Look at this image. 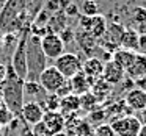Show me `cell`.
<instances>
[{
	"label": "cell",
	"mask_w": 146,
	"mask_h": 136,
	"mask_svg": "<svg viewBox=\"0 0 146 136\" xmlns=\"http://www.w3.org/2000/svg\"><path fill=\"white\" fill-rule=\"evenodd\" d=\"M24 80L16 75L13 67H7V77L3 80V105L11 113H19L24 105Z\"/></svg>",
	"instance_id": "cell-1"
},
{
	"label": "cell",
	"mask_w": 146,
	"mask_h": 136,
	"mask_svg": "<svg viewBox=\"0 0 146 136\" xmlns=\"http://www.w3.org/2000/svg\"><path fill=\"white\" fill-rule=\"evenodd\" d=\"M21 114H22L24 120L27 124H32V125H36L42 120V116H44V110L42 106L38 103V102L32 100V102H27V103L22 105L21 108Z\"/></svg>",
	"instance_id": "cell-10"
},
{
	"label": "cell",
	"mask_w": 146,
	"mask_h": 136,
	"mask_svg": "<svg viewBox=\"0 0 146 136\" xmlns=\"http://www.w3.org/2000/svg\"><path fill=\"white\" fill-rule=\"evenodd\" d=\"M126 78V70L116 64L115 61H107L104 63V70H102V80L105 83H108L110 86L113 85H119L123 80Z\"/></svg>",
	"instance_id": "cell-8"
},
{
	"label": "cell",
	"mask_w": 146,
	"mask_h": 136,
	"mask_svg": "<svg viewBox=\"0 0 146 136\" xmlns=\"http://www.w3.org/2000/svg\"><path fill=\"white\" fill-rule=\"evenodd\" d=\"M82 13L86 17H93L96 14H99V5L96 0H85L82 3Z\"/></svg>",
	"instance_id": "cell-24"
},
{
	"label": "cell",
	"mask_w": 146,
	"mask_h": 136,
	"mask_svg": "<svg viewBox=\"0 0 146 136\" xmlns=\"http://www.w3.org/2000/svg\"><path fill=\"white\" fill-rule=\"evenodd\" d=\"M105 32H107V19L101 14H96V16L90 17V28L88 33L93 36L94 39H101L104 38Z\"/></svg>",
	"instance_id": "cell-15"
},
{
	"label": "cell",
	"mask_w": 146,
	"mask_h": 136,
	"mask_svg": "<svg viewBox=\"0 0 146 136\" xmlns=\"http://www.w3.org/2000/svg\"><path fill=\"white\" fill-rule=\"evenodd\" d=\"M102 70H104V61L96 57H88V60L82 64V72L90 78L98 80L99 77H102Z\"/></svg>",
	"instance_id": "cell-14"
},
{
	"label": "cell",
	"mask_w": 146,
	"mask_h": 136,
	"mask_svg": "<svg viewBox=\"0 0 146 136\" xmlns=\"http://www.w3.org/2000/svg\"><path fill=\"white\" fill-rule=\"evenodd\" d=\"M126 75L130 80H133V81L145 78L146 77V58H145V55H141V53L135 55V60L126 69Z\"/></svg>",
	"instance_id": "cell-13"
},
{
	"label": "cell",
	"mask_w": 146,
	"mask_h": 136,
	"mask_svg": "<svg viewBox=\"0 0 146 136\" xmlns=\"http://www.w3.org/2000/svg\"><path fill=\"white\" fill-rule=\"evenodd\" d=\"M60 39L63 41V44H66V42H69V41H72V39H76V35H74V32L71 28H63V30H60Z\"/></svg>",
	"instance_id": "cell-29"
},
{
	"label": "cell",
	"mask_w": 146,
	"mask_h": 136,
	"mask_svg": "<svg viewBox=\"0 0 146 136\" xmlns=\"http://www.w3.org/2000/svg\"><path fill=\"white\" fill-rule=\"evenodd\" d=\"M93 136H115L113 130H111L110 124H101V125L94 127L93 130Z\"/></svg>",
	"instance_id": "cell-26"
},
{
	"label": "cell",
	"mask_w": 146,
	"mask_h": 136,
	"mask_svg": "<svg viewBox=\"0 0 146 136\" xmlns=\"http://www.w3.org/2000/svg\"><path fill=\"white\" fill-rule=\"evenodd\" d=\"M138 36L140 35L137 33V30H132V28L124 30L123 36H121V39H119L121 49H126V50L135 52L137 49H138Z\"/></svg>",
	"instance_id": "cell-18"
},
{
	"label": "cell",
	"mask_w": 146,
	"mask_h": 136,
	"mask_svg": "<svg viewBox=\"0 0 146 136\" xmlns=\"http://www.w3.org/2000/svg\"><path fill=\"white\" fill-rule=\"evenodd\" d=\"M24 94L27 95H32V97H36L42 92V88L38 81H33V80H25L24 81Z\"/></svg>",
	"instance_id": "cell-22"
},
{
	"label": "cell",
	"mask_w": 146,
	"mask_h": 136,
	"mask_svg": "<svg viewBox=\"0 0 146 136\" xmlns=\"http://www.w3.org/2000/svg\"><path fill=\"white\" fill-rule=\"evenodd\" d=\"M80 110V95L76 94H69V95H64V97L60 99V111L61 114H72L76 111Z\"/></svg>",
	"instance_id": "cell-17"
},
{
	"label": "cell",
	"mask_w": 146,
	"mask_h": 136,
	"mask_svg": "<svg viewBox=\"0 0 146 136\" xmlns=\"http://www.w3.org/2000/svg\"><path fill=\"white\" fill-rule=\"evenodd\" d=\"M2 45H3V32L0 30V47H2Z\"/></svg>",
	"instance_id": "cell-35"
},
{
	"label": "cell",
	"mask_w": 146,
	"mask_h": 136,
	"mask_svg": "<svg viewBox=\"0 0 146 136\" xmlns=\"http://www.w3.org/2000/svg\"><path fill=\"white\" fill-rule=\"evenodd\" d=\"M105 117L107 116H105L104 110H94L88 114V124L90 125H91V124H96V127H98V125H101V124H104Z\"/></svg>",
	"instance_id": "cell-25"
},
{
	"label": "cell",
	"mask_w": 146,
	"mask_h": 136,
	"mask_svg": "<svg viewBox=\"0 0 146 136\" xmlns=\"http://www.w3.org/2000/svg\"><path fill=\"white\" fill-rule=\"evenodd\" d=\"M42 103L46 105V111H58L60 110V97L57 94H46Z\"/></svg>",
	"instance_id": "cell-23"
},
{
	"label": "cell",
	"mask_w": 146,
	"mask_h": 136,
	"mask_svg": "<svg viewBox=\"0 0 146 136\" xmlns=\"http://www.w3.org/2000/svg\"><path fill=\"white\" fill-rule=\"evenodd\" d=\"M110 127L113 130L115 136H137L141 128V124H140L138 117L129 114V116L119 117V119L110 122Z\"/></svg>",
	"instance_id": "cell-6"
},
{
	"label": "cell",
	"mask_w": 146,
	"mask_h": 136,
	"mask_svg": "<svg viewBox=\"0 0 146 136\" xmlns=\"http://www.w3.org/2000/svg\"><path fill=\"white\" fill-rule=\"evenodd\" d=\"M46 57L41 50V38L29 32L27 38V78L38 81V77L46 69Z\"/></svg>",
	"instance_id": "cell-2"
},
{
	"label": "cell",
	"mask_w": 146,
	"mask_h": 136,
	"mask_svg": "<svg viewBox=\"0 0 146 136\" xmlns=\"http://www.w3.org/2000/svg\"><path fill=\"white\" fill-rule=\"evenodd\" d=\"M137 33H138V35H146V22L145 24H140V25H138V32H137Z\"/></svg>",
	"instance_id": "cell-33"
},
{
	"label": "cell",
	"mask_w": 146,
	"mask_h": 136,
	"mask_svg": "<svg viewBox=\"0 0 146 136\" xmlns=\"http://www.w3.org/2000/svg\"><path fill=\"white\" fill-rule=\"evenodd\" d=\"M137 50H138L141 55L146 53V35H140L138 36V49H137ZM138 52H137V53H138Z\"/></svg>",
	"instance_id": "cell-31"
},
{
	"label": "cell",
	"mask_w": 146,
	"mask_h": 136,
	"mask_svg": "<svg viewBox=\"0 0 146 136\" xmlns=\"http://www.w3.org/2000/svg\"><path fill=\"white\" fill-rule=\"evenodd\" d=\"M2 2H3V0H0V3H2Z\"/></svg>",
	"instance_id": "cell-39"
},
{
	"label": "cell",
	"mask_w": 146,
	"mask_h": 136,
	"mask_svg": "<svg viewBox=\"0 0 146 136\" xmlns=\"http://www.w3.org/2000/svg\"><path fill=\"white\" fill-rule=\"evenodd\" d=\"M55 67L57 70L64 77L66 80L72 78L76 74H79L82 70V61H80L79 55L76 53H71V52H64L63 55L55 60Z\"/></svg>",
	"instance_id": "cell-4"
},
{
	"label": "cell",
	"mask_w": 146,
	"mask_h": 136,
	"mask_svg": "<svg viewBox=\"0 0 146 136\" xmlns=\"http://www.w3.org/2000/svg\"><path fill=\"white\" fill-rule=\"evenodd\" d=\"M76 38H77V41H80V42H79L80 47H82L83 50L86 52V53H91V52L94 50V47H96V39L93 38V36L90 35L88 32H83L82 35H77Z\"/></svg>",
	"instance_id": "cell-20"
},
{
	"label": "cell",
	"mask_w": 146,
	"mask_h": 136,
	"mask_svg": "<svg viewBox=\"0 0 146 136\" xmlns=\"http://www.w3.org/2000/svg\"><path fill=\"white\" fill-rule=\"evenodd\" d=\"M33 135H36V136H50V133H49V130L46 128V125L42 122H39V124H36V125H33Z\"/></svg>",
	"instance_id": "cell-30"
},
{
	"label": "cell",
	"mask_w": 146,
	"mask_h": 136,
	"mask_svg": "<svg viewBox=\"0 0 146 136\" xmlns=\"http://www.w3.org/2000/svg\"><path fill=\"white\" fill-rule=\"evenodd\" d=\"M41 122L49 130L50 136L61 133L64 130V127H66V119H64V116L60 111H44V116H42Z\"/></svg>",
	"instance_id": "cell-9"
},
{
	"label": "cell",
	"mask_w": 146,
	"mask_h": 136,
	"mask_svg": "<svg viewBox=\"0 0 146 136\" xmlns=\"http://www.w3.org/2000/svg\"><path fill=\"white\" fill-rule=\"evenodd\" d=\"M137 136H146V125H141V128H140V131Z\"/></svg>",
	"instance_id": "cell-34"
},
{
	"label": "cell",
	"mask_w": 146,
	"mask_h": 136,
	"mask_svg": "<svg viewBox=\"0 0 146 136\" xmlns=\"http://www.w3.org/2000/svg\"><path fill=\"white\" fill-rule=\"evenodd\" d=\"M41 50L46 58L57 60L60 55L64 53V44L57 33H47L41 38Z\"/></svg>",
	"instance_id": "cell-7"
},
{
	"label": "cell",
	"mask_w": 146,
	"mask_h": 136,
	"mask_svg": "<svg viewBox=\"0 0 146 136\" xmlns=\"http://www.w3.org/2000/svg\"><path fill=\"white\" fill-rule=\"evenodd\" d=\"M52 136H69V135H66L64 131H61V133H57V135H52Z\"/></svg>",
	"instance_id": "cell-36"
},
{
	"label": "cell",
	"mask_w": 146,
	"mask_h": 136,
	"mask_svg": "<svg viewBox=\"0 0 146 136\" xmlns=\"http://www.w3.org/2000/svg\"><path fill=\"white\" fill-rule=\"evenodd\" d=\"M96 103H98V99L91 94V92H86V94L80 95V108L86 110L88 113L96 110Z\"/></svg>",
	"instance_id": "cell-21"
},
{
	"label": "cell",
	"mask_w": 146,
	"mask_h": 136,
	"mask_svg": "<svg viewBox=\"0 0 146 136\" xmlns=\"http://www.w3.org/2000/svg\"><path fill=\"white\" fill-rule=\"evenodd\" d=\"M124 103L127 105L130 111H141L146 108V92L141 88H133L126 94Z\"/></svg>",
	"instance_id": "cell-11"
},
{
	"label": "cell",
	"mask_w": 146,
	"mask_h": 136,
	"mask_svg": "<svg viewBox=\"0 0 146 136\" xmlns=\"http://www.w3.org/2000/svg\"><path fill=\"white\" fill-rule=\"evenodd\" d=\"M137 117H138V120H140V124H141V125H146V108L140 111V114Z\"/></svg>",
	"instance_id": "cell-32"
},
{
	"label": "cell",
	"mask_w": 146,
	"mask_h": 136,
	"mask_svg": "<svg viewBox=\"0 0 146 136\" xmlns=\"http://www.w3.org/2000/svg\"><path fill=\"white\" fill-rule=\"evenodd\" d=\"M145 58H146V53H145Z\"/></svg>",
	"instance_id": "cell-40"
},
{
	"label": "cell",
	"mask_w": 146,
	"mask_h": 136,
	"mask_svg": "<svg viewBox=\"0 0 146 136\" xmlns=\"http://www.w3.org/2000/svg\"><path fill=\"white\" fill-rule=\"evenodd\" d=\"M38 83L41 85L42 91L49 94H55L61 86L66 83V78L57 70L55 66H47L38 77Z\"/></svg>",
	"instance_id": "cell-5"
},
{
	"label": "cell",
	"mask_w": 146,
	"mask_h": 136,
	"mask_svg": "<svg viewBox=\"0 0 146 136\" xmlns=\"http://www.w3.org/2000/svg\"><path fill=\"white\" fill-rule=\"evenodd\" d=\"M129 114H132V111L127 108V105L124 103V100H121L119 103L110 105V106L105 110V116H110L111 117V122H113V120H116V119H119V117L129 116Z\"/></svg>",
	"instance_id": "cell-19"
},
{
	"label": "cell",
	"mask_w": 146,
	"mask_h": 136,
	"mask_svg": "<svg viewBox=\"0 0 146 136\" xmlns=\"http://www.w3.org/2000/svg\"><path fill=\"white\" fill-rule=\"evenodd\" d=\"M132 19L135 20L137 24H145L146 22V8L143 7H135L132 10Z\"/></svg>",
	"instance_id": "cell-27"
},
{
	"label": "cell",
	"mask_w": 146,
	"mask_h": 136,
	"mask_svg": "<svg viewBox=\"0 0 146 136\" xmlns=\"http://www.w3.org/2000/svg\"><path fill=\"white\" fill-rule=\"evenodd\" d=\"M68 81H69V85H71L72 94H76V95H83V94H86V92H90V89H91L93 85H94L96 80L86 77L85 74L80 70L79 74H76V75H74L72 78H69Z\"/></svg>",
	"instance_id": "cell-12"
},
{
	"label": "cell",
	"mask_w": 146,
	"mask_h": 136,
	"mask_svg": "<svg viewBox=\"0 0 146 136\" xmlns=\"http://www.w3.org/2000/svg\"><path fill=\"white\" fill-rule=\"evenodd\" d=\"M29 136H36V135H33V133H30V135Z\"/></svg>",
	"instance_id": "cell-38"
},
{
	"label": "cell",
	"mask_w": 146,
	"mask_h": 136,
	"mask_svg": "<svg viewBox=\"0 0 146 136\" xmlns=\"http://www.w3.org/2000/svg\"><path fill=\"white\" fill-rule=\"evenodd\" d=\"M13 116H14V114L11 113L7 106H0V124H2V125L10 124L11 120H13Z\"/></svg>",
	"instance_id": "cell-28"
},
{
	"label": "cell",
	"mask_w": 146,
	"mask_h": 136,
	"mask_svg": "<svg viewBox=\"0 0 146 136\" xmlns=\"http://www.w3.org/2000/svg\"><path fill=\"white\" fill-rule=\"evenodd\" d=\"M135 55L137 52H132V50H126V49H119L118 47L116 50L111 53V61H115L116 64H119L124 70L132 64V61L135 60Z\"/></svg>",
	"instance_id": "cell-16"
},
{
	"label": "cell",
	"mask_w": 146,
	"mask_h": 136,
	"mask_svg": "<svg viewBox=\"0 0 146 136\" xmlns=\"http://www.w3.org/2000/svg\"><path fill=\"white\" fill-rule=\"evenodd\" d=\"M0 105H3V94L0 92Z\"/></svg>",
	"instance_id": "cell-37"
},
{
	"label": "cell",
	"mask_w": 146,
	"mask_h": 136,
	"mask_svg": "<svg viewBox=\"0 0 146 136\" xmlns=\"http://www.w3.org/2000/svg\"><path fill=\"white\" fill-rule=\"evenodd\" d=\"M145 92H146V91H145Z\"/></svg>",
	"instance_id": "cell-41"
},
{
	"label": "cell",
	"mask_w": 146,
	"mask_h": 136,
	"mask_svg": "<svg viewBox=\"0 0 146 136\" xmlns=\"http://www.w3.org/2000/svg\"><path fill=\"white\" fill-rule=\"evenodd\" d=\"M29 28L22 30V36L17 39V44L14 47L13 57H11V64L13 70L19 78H27V38H29Z\"/></svg>",
	"instance_id": "cell-3"
}]
</instances>
